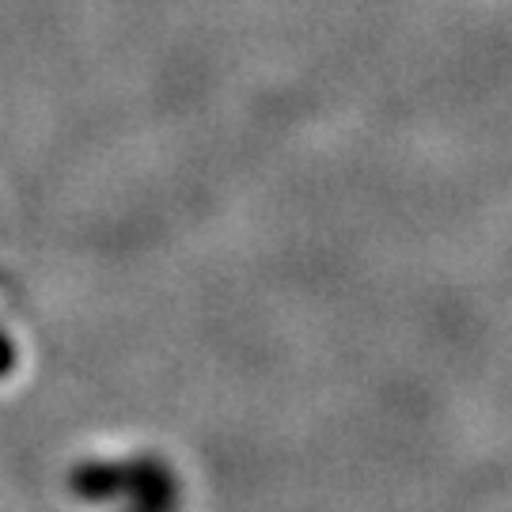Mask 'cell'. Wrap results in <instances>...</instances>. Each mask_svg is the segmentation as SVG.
<instances>
[{
	"label": "cell",
	"instance_id": "1",
	"mask_svg": "<svg viewBox=\"0 0 512 512\" xmlns=\"http://www.w3.org/2000/svg\"><path fill=\"white\" fill-rule=\"evenodd\" d=\"M12 365H16V353H12V342L0 334V376H8L12 372Z\"/></svg>",
	"mask_w": 512,
	"mask_h": 512
}]
</instances>
